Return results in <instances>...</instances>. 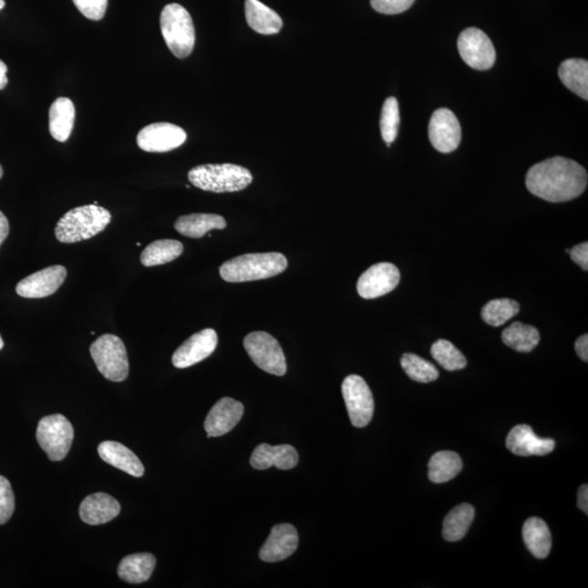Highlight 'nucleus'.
<instances>
[{
  "mask_svg": "<svg viewBox=\"0 0 588 588\" xmlns=\"http://www.w3.org/2000/svg\"><path fill=\"white\" fill-rule=\"evenodd\" d=\"M341 390L353 427H367L374 416L375 403L366 380L358 375H350L344 380Z\"/></svg>",
  "mask_w": 588,
  "mask_h": 588,
  "instance_id": "obj_9",
  "label": "nucleus"
},
{
  "mask_svg": "<svg viewBox=\"0 0 588 588\" xmlns=\"http://www.w3.org/2000/svg\"><path fill=\"white\" fill-rule=\"evenodd\" d=\"M400 283V272L391 263L369 267L358 279L356 289L363 299H377L391 293Z\"/></svg>",
  "mask_w": 588,
  "mask_h": 588,
  "instance_id": "obj_13",
  "label": "nucleus"
},
{
  "mask_svg": "<svg viewBox=\"0 0 588 588\" xmlns=\"http://www.w3.org/2000/svg\"><path fill=\"white\" fill-rule=\"evenodd\" d=\"M569 254L571 259L576 264L581 266L582 270L588 271V243L583 242L578 245H575L573 250H569Z\"/></svg>",
  "mask_w": 588,
  "mask_h": 588,
  "instance_id": "obj_39",
  "label": "nucleus"
},
{
  "mask_svg": "<svg viewBox=\"0 0 588 588\" xmlns=\"http://www.w3.org/2000/svg\"><path fill=\"white\" fill-rule=\"evenodd\" d=\"M188 178L194 187L214 193L242 191L253 181L249 170L234 164L196 166L189 171Z\"/></svg>",
  "mask_w": 588,
  "mask_h": 588,
  "instance_id": "obj_4",
  "label": "nucleus"
},
{
  "mask_svg": "<svg viewBox=\"0 0 588 588\" xmlns=\"http://www.w3.org/2000/svg\"><path fill=\"white\" fill-rule=\"evenodd\" d=\"M288 260L282 253L245 254L222 264L221 276L228 283L254 282L277 276L287 270Z\"/></svg>",
  "mask_w": 588,
  "mask_h": 588,
  "instance_id": "obj_3",
  "label": "nucleus"
},
{
  "mask_svg": "<svg viewBox=\"0 0 588 588\" xmlns=\"http://www.w3.org/2000/svg\"><path fill=\"white\" fill-rule=\"evenodd\" d=\"M523 541L534 557L545 559L552 551V534L544 520H526L522 529Z\"/></svg>",
  "mask_w": 588,
  "mask_h": 588,
  "instance_id": "obj_26",
  "label": "nucleus"
},
{
  "mask_svg": "<svg viewBox=\"0 0 588 588\" xmlns=\"http://www.w3.org/2000/svg\"><path fill=\"white\" fill-rule=\"evenodd\" d=\"M8 67L4 63L3 60H0V91L7 87L8 77H7Z\"/></svg>",
  "mask_w": 588,
  "mask_h": 588,
  "instance_id": "obj_43",
  "label": "nucleus"
},
{
  "mask_svg": "<svg viewBox=\"0 0 588 588\" xmlns=\"http://www.w3.org/2000/svg\"><path fill=\"white\" fill-rule=\"evenodd\" d=\"M15 511V495L9 480L0 475V525L7 523Z\"/></svg>",
  "mask_w": 588,
  "mask_h": 588,
  "instance_id": "obj_36",
  "label": "nucleus"
},
{
  "mask_svg": "<svg viewBox=\"0 0 588 588\" xmlns=\"http://www.w3.org/2000/svg\"><path fill=\"white\" fill-rule=\"evenodd\" d=\"M459 53L464 63L476 70H489L495 65L494 44L485 33L476 27L462 31L458 38Z\"/></svg>",
  "mask_w": 588,
  "mask_h": 588,
  "instance_id": "obj_10",
  "label": "nucleus"
},
{
  "mask_svg": "<svg viewBox=\"0 0 588 588\" xmlns=\"http://www.w3.org/2000/svg\"><path fill=\"white\" fill-rule=\"evenodd\" d=\"M244 407L232 397H222L207 414L204 428L207 437H221L232 431L242 418Z\"/></svg>",
  "mask_w": 588,
  "mask_h": 588,
  "instance_id": "obj_16",
  "label": "nucleus"
},
{
  "mask_svg": "<svg viewBox=\"0 0 588 588\" xmlns=\"http://www.w3.org/2000/svg\"><path fill=\"white\" fill-rule=\"evenodd\" d=\"M428 134L431 145L440 153H451L460 145V122L450 109H437L430 118Z\"/></svg>",
  "mask_w": 588,
  "mask_h": 588,
  "instance_id": "obj_12",
  "label": "nucleus"
},
{
  "mask_svg": "<svg viewBox=\"0 0 588 588\" xmlns=\"http://www.w3.org/2000/svg\"><path fill=\"white\" fill-rule=\"evenodd\" d=\"M245 18L251 29L263 36L277 35L284 25L276 11L260 0H245Z\"/></svg>",
  "mask_w": 588,
  "mask_h": 588,
  "instance_id": "obj_22",
  "label": "nucleus"
},
{
  "mask_svg": "<svg viewBox=\"0 0 588 588\" xmlns=\"http://www.w3.org/2000/svg\"><path fill=\"white\" fill-rule=\"evenodd\" d=\"M506 446L515 456H546L554 450L556 441L536 436L529 425H518L510 430Z\"/></svg>",
  "mask_w": 588,
  "mask_h": 588,
  "instance_id": "obj_17",
  "label": "nucleus"
},
{
  "mask_svg": "<svg viewBox=\"0 0 588 588\" xmlns=\"http://www.w3.org/2000/svg\"><path fill=\"white\" fill-rule=\"evenodd\" d=\"M560 80L571 92L588 99V63L585 59L571 58L559 67Z\"/></svg>",
  "mask_w": 588,
  "mask_h": 588,
  "instance_id": "obj_27",
  "label": "nucleus"
},
{
  "mask_svg": "<svg viewBox=\"0 0 588 588\" xmlns=\"http://www.w3.org/2000/svg\"><path fill=\"white\" fill-rule=\"evenodd\" d=\"M400 127L399 103L396 98L386 99L380 117V131L384 141L390 147L394 143Z\"/></svg>",
  "mask_w": 588,
  "mask_h": 588,
  "instance_id": "obj_35",
  "label": "nucleus"
},
{
  "mask_svg": "<svg viewBox=\"0 0 588 588\" xmlns=\"http://www.w3.org/2000/svg\"><path fill=\"white\" fill-rule=\"evenodd\" d=\"M243 346L251 360L263 371L277 377L287 373L284 353L276 338L265 332L251 333L244 338Z\"/></svg>",
  "mask_w": 588,
  "mask_h": 588,
  "instance_id": "obj_8",
  "label": "nucleus"
},
{
  "mask_svg": "<svg viewBox=\"0 0 588 588\" xmlns=\"http://www.w3.org/2000/svg\"><path fill=\"white\" fill-rule=\"evenodd\" d=\"M91 356L100 374L110 382L121 383L129 375V360L123 341L106 334L92 344Z\"/></svg>",
  "mask_w": 588,
  "mask_h": 588,
  "instance_id": "obj_6",
  "label": "nucleus"
},
{
  "mask_svg": "<svg viewBox=\"0 0 588 588\" xmlns=\"http://www.w3.org/2000/svg\"><path fill=\"white\" fill-rule=\"evenodd\" d=\"M98 455L106 463L123 470L134 478H142L145 469L141 460L125 445L116 441H104L98 446Z\"/></svg>",
  "mask_w": 588,
  "mask_h": 588,
  "instance_id": "obj_21",
  "label": "nucleus"
},
{
  "mask_svg": "<svg viewBox=\"0 0 588 588\" xmlns=\"http://www.w3.org/2000/svg\"><path fill=\"white\" fill-rule=\"evenodd\" d=\"M183 253L181 241L164 239L149 244L141 254V263L145 267L167 264L178 259Z\"/></svg>",
  "mask_w": 588,
  "mask_h": 588,
  "instance_id": "obj_31",
  "label": "nucleus"
},
{
  "mask_svg": "<svg viewBox=\"0 0 588 588\" xmlns=\"http://www.w3.org/2000/svg\"><path fill=\"white\" fill-rule=\"evenodd\" d=\"M67 270L64 266L55 265L30 274L16 284V294L22 298L42 299L52 295L65 283Z\"/></svg>",
  "mask_w": 588,
  "mask_h": 588,
  "instance_id": "obj_14",
  "label": "nucleus"
},
{
  "mask_svg": "<svg viewBox=\"0 0 588 588\" xmlns=\"http://www.w3.org/2000/svg\"><path fill=\"white\" fill-rule=\"evenodd\" d=\"M3 175H4L3 167H2V165H0V179L3 178Z\"/></svg>",
  "mask_w": 588,
  "mask_h": 588,
  "instance_id": "obj_46",
  "label": "nucleus"
},
{
  "mask_svg": "<svg viewBox=\"0 0 588 588\" xmlns=\"http://www.w3.org/2000/svg\"><path fill=\"white\" fill-rule=\"evenodd\" d=\"M120 503L104 492L88 496L80 506V518L88 525L110 522L120 513Z\"/></svg>",
  "mask_w": 588,
  "mask_h": 588,
  "instance_id": "obj_20",
  "label": "nucleus"
},
{
  "mask_svg": "<svg viewBox=\"0 0 588 588\" xmlns=\"http://www.w3.org/2000/svg\"><path fill=\"white\" fill-rule=\"evenodd\" d=\"M401 366L405 369L407 377L414 382L428 384L435 382L439 377L438 369L434 364L424 360L412 353H406L401 357Z\"/></svg>",
  "mask_w": 588,
  "mask_h": 588,
  "instance_id": "obj_32",
  "label": "nucleus"
},
{
  "mask_svg": "<svg viewBox=\"0 0 588 588\" xmlns=\"http://www.w3.org/2000/svg\"><path fill=\"white\" fill-rule=\"evenodd\" d=\"M187 133L172 123L159 122L144 127L139 132V148L149 153H166L181 148L186 142Z\"/></svg>",
  "mask_w": 588,
  "mask_h": 588,
  "instance_id": "obj_11",
  "label": "nucleus"
},
{
  "mask_svg": "<svg viewBox=\"0 0 588 588\" xmlns=\"http://www.w3.org/2000/svg\"><path fill=\"white\" fill-rule=\"evenodd\" d=\"M4 348V340L2 338V335H0V350Z\"/></svg>",
  "mask_w": 588,
  "mask_h": 588,
  "instance_id": "obj_45",
  "label": "nucleus"
},
{
  "mask_svg": "<svg viewBox=\"0 0 588 588\" xmlns=\"http://www.w3.org/2000/svg\"><path fill=\"white\" fill-rule=\"evenodd\" d=\"M86 18L99 21L104 18L108 10V0H72Z\"/></svg>",
  "mask_w": 588,
  "mask_h": 588,
  "instance_id": "obj_37",
  "label": "nucleus"
},
{
  "mask_svg": "<svg viewBox=\"0 0 588 588\" xmlns=\"http://www.w3.org/2000/svg\"><path fill=\"white\" fill-rule=\"evenodd\" d=\"M503 344L518 352L533 351L540 344L539 330L530 325L515 322L502 332Z\"/></svg>",
  "mask_w": 588,
  "mask_h": 588,
  "instance_id": "obj_29",
  "label": "nucleus"
},
{
  "mask_svg": "<svg viewBox=\"0 0 588 588\" xmlns=\"http://www.w3.org/2000/svg\"><path fill=\"white\" fill-rule=\"evenodd\" d=\"M431 356L446 371H460L467 366V358L450 341L440 339L431 346Z\"/></svg>",
  "mask_w": 588,
  "mask_h": 588,
  "instance_id": "obj_34",
  "label": "nucleus"
},
{
  "mask_svg": "<svg viewBox=\"0 0 588 588\" xmlns=\"http://www.w3.org/2000/svg\"><path fill=\"white\" fill-rule=\"evenodd\" d=\"M299 546V535L294 525L278 524L260 551V558L265 562H278L294 554Z\"/></svg>",
  "mask_w": 588,
  "mask_h": 588,
  "instance_id": "obj_18",
  "label": "nucleus"
},
{
  "mask_svg": "<svg viewBox=\"0 0 588 588\" xmlns=\"http://www.w3.org/2000/svg\"><path fill=\"white\" fill-rule=\"evenodd\" d=\"M227 227L225 218L216 214H191L179 217L176 231L184 237L199 239L211 231H222Z\"/></svg>",
  "mask_w": 588,
  "mask_h": 588,
  "instance_id": "obj_25",
  "label": "nucleus"
},
{
  "mask_svg": "<svg viewBox=\"0 0 588 588\" xmlns=\"http://www.w3.org/2000/svg\"><path fill=\"white\" fill-rule=\"evenodd\" d=\"M251 466L256 469L276 467L279 469H291L298 466L299 455L290 445L271 446L261 444L255 448L251 457Z\"/></svg>",
  "mask_w": 588,
  "mask_h": 588,
  "instance_id": "obj_19",
  "label": "nucleus"
},
{
  "mask_svg": "<svg viewBox=\"0 0 588 588\" xmlns=\"http://www.w3.org/2000/svg\"><path fill=\"white\" fill-rule=\"evenodd\" d=\"M575 351L584 362L588 361V335L585 334L576 340Z\"/></svg>",
  "mask_w": 588,
  "mask_h": 588,
  "instance_id": "obj_40",
  "label": "nucleus"
},
{
  "mask_svg": "<svg viewBox=\"0 0 588 588\" xmlns=\"http://www.w3.org/2000/svg\"><path fill=\"white\" fill-rule=\"evenodd\" d=\"M160 30L168 48L179 59L189 57L195 45V27L188 10L179 4L167 5L160 15Z\"/></svg>",
  "mask_w": 588,
  "mask_h": 588,
  "instance_id": "obj_5",
  "label": "nucleus"
},
{
  "mask_svg": "<svg viewBox=\"0 0 588 588\" xmlns=\"http://www.w3.org/2000/svg\"><path fill=\"white\" fill-rule=\"evenodd\" d=\"M9 234V222L7 217L4 215L3 211H0V246L3 245L4 241L7 239Z\"/></svg>",
  "mask_w": 588,
  "mask_h": 588,
  "instance_id": "obj_42",
  "label": "nucleus"
},
{
  "mask_svg": "<svg viewBox=\"0 0 588 588\" xmlns=\"http://www.w3.org/2000/svg\"><path fill=\"white\" fill-rule=\"evenodd\" d=\"M74 437V428L61 414L45 417L38 423L36 439L49 460H64L70 451Z\"/></svg>",
  "mask_w": 588,
  "mask_h": 588,
  "instance_id": "obj_7",
  "label": "nucleus"
},
{
  "mask_svg": "<svg viewBox=\"0 0 588 588\" xmlns=\"http://www.w3.org/2000/svg\"><path fill=\"white\" fill-rule=\"evenodd\" d=\"M416 0H371L372 7L379 14L397 15L412 7Z\"/></svg>",
  "mask_w": 588,
  "mask_h": 588,
  "instance_id": "obj_38",
  "label": "nucleus"
},
{
  "mask_svg": "<svg viewBox=\"0 0 588 588\" xmlns=\"http://www.w3.org/2000/svg\"><path fill=\"white\" fill-rule=\"evenodd\" d=\"M475 510L469 503L453 508L444 520L442 536L448 542L461 541L472 525Z\"/></svg>",
  "mask_w": 588,
  "mask_h": 588,
  "instance_id": "obj_30",
  "label": "nucleus"
},
{
  "mask_svg": "<svg viewBox=\"0 0 588 588\" xmlns=\"http://www.w3.org/2000/svg\"><path fill=\"white\" fill-rule=\"evenodd\" d=\"M5 5V0H0V10L4 9Z\"/></svg>",
  "mask_w": 588,
  "mask_h": 588,
  "instance_id": "obj_44",
  "label": "nucleus"
},
{
  "mask_svg": "<svg viewBox=\"0 0 588 588\" xmlns=\"http://www.w3.org/2000/svg\"><path fill=\"white\" fill-rule=\"evenodd\" d=\"M156 565L154 554L149 552L134 553L121 560L118 575L131 584H141L153 574Z\"/></svg>",
  "mask_w": 588,
  "mask_h": 588,
  "instance_id": "obj_24",
  "label": "nucleus"
},
{
  "mask_svg": "<svg viewBox=\"0 0 588 588\" xmlns=\"http://www.w3.org/2000/svg\"><path fill=\"white\" fill-rule=\"evenodd\" d=\"M76 108L70 98H59L50 106L49 131L58 142H66L74 130Z\"/></svg>",
  "mask_w": 588,
  "mask_h": 588,
  "instance_id": "obj_23",
  "label": "nucleus"
},
{
  "mask_svg": "<svg viewBox=\"0 0 588 588\" xmlns=\"http://www.w3.org/2000/svg\"><path fill=\"white\" fill-rule=\"evenodd\" d=\"M578 506L585 514L588 513V486H581L579 490Z\"/></svg>",
  "mask_w": 588,
  "mask_h": 588,
  "instance_id": "obj_41",
  "label": "nucleus"
},
{
  "mask_svg": "<svg viewBox=\"0 0 588 588\" xmlns=\"http://www.w3.org/2000/svg\"><path fill=\"white\" fill-rule=\"evenodd\" d=\"M110 222L109 211L102 206H78L60 218L55 228V235L61 243H77L104 232Z\"/></svg>",
  "mask_w": 588,
  "mask_h": 588,
  "instance_id": "obj_2",
  "label": "nucleus"
},
{
  "mask_svg": "<svg viewBox=\"0 0 588 588\" xmlns=\"http://www.w3.org/2000/svg\"><path fill=\"white\" fill-rule=\"evenodd\" d=\"M525 183L537 198L562 203L585 191L587 172L578 162L558 156L531 167Z\"/></svg>",
  "mask_w": 588,
  "mask_h": 588,
  "instance_id": "obj_1",
  "label": "nucleus"
},
{
  "mask_svg": "<svg viewBox=\"0 0 588 588\" xmlns=\"http://www.w3.org/2000/svg\"><path fill=\"white\" fill-rule=\"evenodd\" d=\"M463 463L460 456L453 451H439L430 458L429 480L436 484L447 483L461 472Z\"/></svg>",
  "mask_w": 588,
  "mask_h": 588,
  "instance_id": "obj_28",
  "label": "nucleus"
},
{
  "mask_svg": "<svg viewBox=\"0 0 588 588\" xmlns=\"http://www.w3.org/2000/svg\"><path fill=\"white\" fill-rule=\"evenodd\" d=\"M520 305L518 302L510 299L492 300L481 310V318L492 327L502 326L510 319L518 315Z\"/></svg>",
  "mask_w": 588,
  "mask_h": 588,
  "instance_id": "obj_33",
  "label": "nucleus"
},
{
  "mask_svg": "<svg viewBox=\"0 0 588 588\" xmlns=\"http://www.w3.org/2000/svg\"><path fill=\"white\" fill-rule=\"evenodd\" d=\"M217 344L218 335L214 329L206 328L194 334L173 353V366L187 368L204 361L216 350Z\"/></svg>",
  "mask_w": 588,
  "mask_h": 588,
  "instance_id": "obj_15",
  "label": "nucleus"
}]
</instances>
